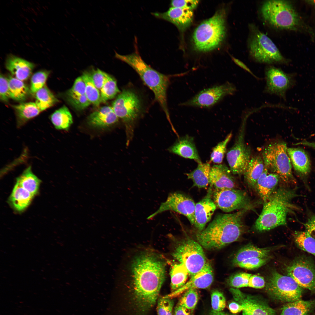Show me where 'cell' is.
<instances>
[{
    "mask_svg": "<svg viewBox=\"0 0 315 315\" xmlns=\"http://www.w3.org/2000/svg\"><path fill=\"white\" fill-rule=\"evenodd\" d=\"M165 265L156 255L142 253L134 259L131 275L134 296L140 308L147 309L155 304L165 276Z\"/></svg>",
    "mask_w": 315,
    "mask_h": 315,
    "instance_id": "6da1fadb",
    "label": "cell"
},
{
    "mask_svg": "<svg viewBox=\"0 0 315 315\" xmlns=\"http://www.w3.org/2000/svg\"><path fill=\"white\" fill-rule=\"evenodd\" d=\"M247 211L217 214L207 227L197 233V242L205 249L215 250L238 240L246 231L243 218Z\"/></svg>",
    "mask_w": 315,
    "mask_h": 315,
    "instance_id": "7a4b0ae2",
    "label": "cell"
},
{
    "mask_svg": "<svg viewBox=\"0 0 315 315\" xmlns=\"http://www.w3.org/2000/svg\"><path fill=\"white\" fill-rule=\"evenodd\" d=\"M297 188L281 186L276 189L264 202L262 211L256 220L253 228L257 232L267 231L287 225V214L299 208L292 203L295 197L301 196L297 193Z\"/></svg>",
    "mask_w": 315,
    "mask_h": 315,
    "instance_id": "3957f363",
    "label": "cell"
},
{
    "mask_svg": "<svg viewBox=\"0 0 315 315\" xmlns=\"http://www.w3.org/2000/svg\"><path fill=\"white\" fill-rule=\"evenodd\" d=\"M115 56L128 64L138 73L144 83L153 92L155 99L164 112L169 121L172 124L167 97L170 76L162 74L152 68L145 63L137 52L123 55L115 52Z\"/></svg>",
    "mask_w": 315,
    "mask_h": 315,
    "instance_id": "277c9868",
    "label": "cell"
},
{
    "mask_svg": "<svg viewBox=\"0 0 315 315\" xmlns=\"http://www.w3.org/2000/svg\"><path fill=\"white\" fill-rule=\"evenodd\" d=\"M225 19V10H220L197 27L192 36L193 45L196 50L208 52L219 46L226 36Z\"/></svg>",
    "mask_w": 315,
    "mask_h": 315,
    "instance_id": "5b68a950",
    "label": "cell"
},
{
    "mask_svg": "<svg viewBox=\"0 0 315 315\" xmlns=\"http://www.w3.org/2000/svg\"><path fill=\"white\" fill-rule=\"evenodd\" d=\"M286 144L282 141L272 142L266 146L262 152L264 165L269 171L277 174L280 181L285 184H295L292 165L287 152Z\"/></svg>",
    "mask_w": 315,
    "mask_h": 315,
    "instance_id": "8992f818",
    "label": "cell"
},
{
    "mask_svg": "<svg viewBox=\"0 0 315 315\" xmlns=\"http://www.w3.org/2000/svg\"><path fill=\"white\" fill-rule=\"evenodd\" d=\"M260 11L264 20L276 28L295 30L299 25V17L288 1H266L262 4Z\"/></svg>",
    "mask_w": 315,
    "mask_h": 315,
    "instance_id": "52a82bcc",
    "label": "cell"
},
{
    "mask_svg": "<svg viewBox=\"0 0 315 315\" xmlns=\"http://www.w3.org/2000/svg\"><path fill=\"white\" fill-rule=\"evenodd\" d=\"M112 107L117 116L125 124L129 144L133 136L135 122L141 112L140 99L132 90L123 89L113 102Z\"/></svg>",
    "mask_w": 315,
    "mask_h": 315,
    "instance_id": "ba28073f",
    "label": "cell"
},
{
    "mask_svg": "<svg viewBox=\"0 0 315 315\" xmlns=\"http://www.w3.org/2000/svg\"><path fill=\"white\" fill-rule=\"evenodd\" d=\"M248 42L250 56L256 62L267 64H281L286 61L272 40L252 25Z\"/></svg>",
    "mask_w": 315,
    "mask_h": 315,
    "instance_id": "9c48e42d",
    "label": "cell"
},
{
    "mask_svg": "<svg viewBox=\"0 0 315 315\" xmlns=\"http://www.w3.org/2000/svg\"><path fill=\"white\" fill-rule=\"evenodd\" d=\"M266 291L273 299L288 303L301 299L303 288L288 276L282 275L276 270L272 271L267 278Z\"/></svg>",
    "mask_w": 315,
    "mask_h": 315,
    "instance_id": "30bf717a",
    "label": "cell"
},
{
    "mask_svg": "<svg viewBox=\"0 0 315 315\" xmlns=\"http://www.w3.org/2000/svg\"><path fill=\"white\" fill-rule=\"evenodd\" d=\"M173 256L179 263L184 266L190 277L202 271L209 263L202 247L197 242L189 238L178 244Z\"/></svg>",
    "mask_w": 315,
    "mask_h": 315,
    "instance_id": "8fae6325",
    "label": "cell"
},
{
    "mask_svg": "<svg viewBox=\"0 0 315 315\" xmlns=\"http://www.w3.org/2000/svg\"><path fill=\"white\" fill-rule=\"evenodd\" d=\"M212 199L216 206L225 212L236 210H254L256 203L246 192L235 188H214Z\"/></svg>",
    "mask_w": 315,
    "mask_h": 315,
    "instance_id": "7c38bea8",
    "label": "cell"
},
{
    "mask_svg": "<svg viewBox=\"0 0 315 315\" xmlns=\"http://www.w3.org/2000/svg\"><path fill=\"white\" fill-rule=\"evenodd\" d=\"M249 114L243 118L234 144L228 151L226 158L233 174L243 175L251 158V150L245 142L246 123Z\"/></svg>",
    "mask_w": 315,
    "mask_h": 315,
    "instance_id": "4fadbf2b",
    "label": "cell"
},
{
    "mask_svg": "<svg viewBox=\"0 0 315 315\" xmlns=\"http://www.w3.org/2000/svg\"><path fill=\"white\" fill-rule=\"evenodd\" d=\"M234 85L229 82L204 89L189 100L181 103L182 106L210 108L225 97L233 95L236 91Z\"/></svg>",
    "mask_w": 315,
    "mask_h": 315,
    "instance_id": "5bb4252c",
    "label": "cell"
},
{
    "mask_svg": "<svg viewBox=\"0 0 315 315\" xmlns=\"http://www.w3.org/2000/svg\"><path fill=\"white\" fill-rule=\"evenodd\" d=\"M288 276L303 288L315 293V265L305 255L296 257L287 267Z\"/></svg>",
    "mask_w": 315,
    "mask_h": 315,
    "instance_id": "9a60e30c",
    "label": "cell"
},
{
    "mask_svg": "<svg viewBox=\"0 0 315 315\" xmlns=\"http://www.w3.org/2000/svg\"><path fill=\"white\" fill-rule=\"evenodd\" d=\"M195 204L193 200L186 195L178 192H173L169 194L166 200L147 219H150L165 211H172L184 216L193 225Z\"/></svg>",
    "mask_w": 315,
    "mask_h": 315,
    "instance_id": "2e32d148",
    "label": "cell"
},
{
    "mask_svg": "<svg viewBox=\"0 0 315 315\" xmlns=\"http://www.w3.org/2000/svg\"><path fill=\"white\" fill-rule=\"evenodd\" d=\"M265 77L266 84L264 92L285 99L286 92L292 84L291 76L280 68L269 66L265 69Z\"/></svg>",
    "mask_w": 315,
    "mask_h": 315,
    "instance_id": "e0dca14e",
    "label": "cell"
},
{
    "mask_svg": "<svg viewBox=\"0 0 315 315\" xmlns=\"http://www.w3.org/2000/svg\"><path fill=\"white\" fill-rule=\"evenodd\" d=\"M230 291L234 300L244 307L243 315H275V311L262 299L231 288Z\"/></svg>",
    "mask_w": 315,
    "mask_h": 315,
    "instance_id": "ac0fdd59",
    "label": "cell"
},
{
    "mask_svg": "<svg viewBox=\"0 0 315 315\" xmlns=\"http://www.w3.org/2000/svg\"><path fill=\"white\" fill-rule=\"evenodd\" d=\"M213 190L210 185L206 195L195 204L193 225L199 232L205 228L217 207L212 199Z\"/></svg>",
    "mask_w": 315,
    "mask_h": 315,
    "instance_id": "d6986e66",
    "label": "cell"
},
{
    "mask_svg": "<svg viewBox=\"0 0 315 315\" xmlns=\"http://www.w3.org/2000/svg\"><path fill=\"white\" fill-rule=\"evenodd\" d=\"M213 280V271L211 265L209 263L202 271L191 277L183 286L164 297L171 298L190 289L207 288L211 285Z\"/></svg>",
    "mask_w": 315,
    "mask_h": 315,
    "instance_id": "ffe728a7",
    "label": "cell"
},
{
    "mask_svg": "<svg viewBox=\"0 0 315 315\" xmlns=\"http://www.w3.org/2000/svg\"><path fill=\"white\" fill-rule=\"evenodd\" d=\"M152 14L174 24L180 30L184 31L191 24L193 18L192 10L171 7L166 12H155Z\"/></svg>",
    "mask_w": 315,
    "mask_h": 315,
    "instance_id": "44dd1931",
    "label": "cell"
},
{
    "mask_svg": "<svg viewBox=\"0 0 315 315\" xmlns=\"http://www.w3.org/2000/svg\"><path fill=\"white\" fill-rule=\"evenodd\" d=\"M232 174L224 164L214 165L211 168L209 184L214 188H235V180Z\"/></svg>",
    "mask_w": 315,
    "mask_h": 315,
    "instance_id": "7402d4cb",
    "label": "cell"
},
{
    "mask_svg": "<svg viewBox=\"0 0 315 315\" xmlns=\"http://www.w3.org/2000/svg\"><path fill=\"white\" fill-rule=\"evenodd\" d=\"M5 66L12 76L23 81L29 77L35 64L24 59L10 54L7 57Z\"/></svg>",
    "mask_w": 315,
    "mask_h": 315,
    "instance_id": "603a6c76",
    "label": "cell"
},
{
    "mask_svg": "<svg viewBox=\"0 0 315 315\" xmlns=\"http://www.w3.org/2000/svg\"><path fill=\"white\" fill-rule=\"evenodd\" d=\"M265 166L264 170L258 179L255 190L264 202H266L270 197L280 181L279 176L276 174L270 173Z\"/></svg>",
    "mask_w": 315,
    "mask_h": 315,
    "instance_id": "cb8c5ba5",
    "label": "cell"
},
{
    "mask_svg": "<svg viewBox=\"0 0 315 315\" xmlns=\"http://www.w3.org/2000/svg\"><path fill=\"white\" fill-rule=\"evenodd\" d=\"M170 153L202 163L193 138L188 135L180 137L168 149Z\"/></svg>",
    "mask_w": 315,
    "mask_h": 315,
    "instance_id": "d4e9b609",
    "label": "cell"
},
{
    "mask_svg": "<svg viewBox=\"0 0 315 315\" xmlns=\"http://www.w3.org/2000/svg\"><path fill=\"white\" fill-rule=\"evenodd\" d=\"M118 118L112 106H102L90 114L88 118L89 125L94 127L104 128L116 123Z\"/></svg>",
    "mask_w": 315,
    "mask_h": 315,
    "instance_id": "484cf974",
    "label": "cell"
},
{
    "mask_svg": "<svg viewBox=\"0 0 315 315\" xmlns=\"http://www.w3.org/2000/svg\"><path fill=\"white\" fill-rule=\"evenodd\" d=\"M287 152L295 170L302 178H306L311 169L310 160L307 154L299 148H287Z\"/></svg>",
    "mask_w": 315,
    "mask_h": 315,
    "instance_id": "4316f807",
    "label": "cell"
},
{
    "mask_svg": "<svg viewBox=\"0 0 315 315\" xmlns=\"http://www.w3.org/2000/svg\"><path fill=\"white\" fill-rule=\"evenodd\" d=\"M276 247L260 248L251 244H248L237 252L233 258L232 264L235 266L238 263L249 258L269 256L270 253Z\"/></svg>",
    "mask_w": 315,
    "mask_h": 315,
    "instance_id": "83f0119b",
    "label": "cell"
},
{
    "mask_svg": "<svg viewBox=\"0 0 315 315\" xmlns=\"http://www.w3.org/2000/svg\"><path fill=\"white\" fill-rule=\"evenodd\" d=\"M264 168L262 156L256 155L251 157L243 174L244 180L249 187L255 190L257 181L263 172Z\"/></svg>",
    "mask_w": 315,
    "mask_h": 315,
    "instance_id": "f1b7e54d",
    "label": "cell"
},
{
    "mask_svg": "<svg viewBox=\"0 0 315 315\" xmlns=\"http://www.w3.org/2000/svg\"><path fill=\"white\" fill-rule=\"evenodd\" d=\"M315 309V300L300 299L285 304L281 309V315H309Z\"/></svg>",
    "mask_w": 315,
    "mask_h": 315,
    "instance_id": "f546056e",
    "label": "cell"
},
{
    "mask_svg": "<svg viewBox=\"0 0 315 315\" xmlns=\"http://www.w3.org/2000/svg\"><path fill=\"white\" fill-rule=\"evenodd\" d=\"M12 106L15 112L17 126L19 128L41 112L35 103L33 102H22Z\"/></svg>",
    "mask_w": 315,
    "mask_h": 315,
    "instance_id": "4dcf8cb0",
    "label": "cell"
},
{
    "mask_svg": "<svg viewBox=\"0 0 315 315\" xmlns=\"http://www.w3.org/2000/svg\"><path fill=\"white\" fill-rule=\"evenodd\" d=\"M34 196L16 182L9 197V201L15 210L21 211L27 207Z\"/></svg>",
    "mask_w": 315,
    "mask_h": 315,
    "instance_id": "1f68e13d",
    "label": "cell"
},
{
    "mask_svg": "<svg viewBox=\"0 0 315 315\" xmlns=\"http://www.w3.org/2000/svg\"><path fill=\"white\" fill-rule=\"evenodd\" d=\"M211 168L209 163L198 164L195 169L185 174L188 179L192 181L193 186L199 188H205L209 184Z\"/></svg>",
    "mask_w": 315,
    "mask_h": 315,
    "instance_id": "d6a6232c",
    "label": "cell"
},
{
    "mask_svg": "<svg viewBox=\"0 0 315 315\" xmlns=\"http://www.w3.org/2000/svg\"><path fill=\"white\" fill-rule=\"evenodd\" d=\"M7 78L10 98L19 102L25 100L31 92L30 89L22 81L11 75H8Z\"/></svg>",
    "mask_w": 315,
    "mask_h": 315,
    "instance_id": "836d02e7",
    "label": "cell"
},
{
    "mask_svg": "<svg viewBox=\"0 0 315 315\" xmlns=\"http://www.w3.org/2000/svg\"><path fill=\"white\" fill-rule=\"evenodd\" d=\"M41 180L32 172L31 166L27 167L16 179V182L34 196L39 190Z\"/></svg>",
    "mask_w": 315,
    "mask_h": 315,
    "instance_id": "e575fe53",
    "label": "cell"
},
{
    "mask_svg": "<svg viewBox=\"0 0 315 315\" xmlns=\"http://www.w3.org/2000/svg\"><path fill=\"white\" fill-rule=\"evenodd\" d=\"M50 119L55 128L57 130H68L73 122L72 116L65 105L52 113Z\"/></svg>",
    "mask_w": 315,
    "mask_h": 315,
    "instance_id": "d590c367",
    "label": "cell"
},
{
    "mask_svg": "<svg viewBox=\"0 0 315 315\" xmlns=\"http://www.w3.org/2000/svg\"><path fill=\"white\" fill-rule=\"evenodd\" d=\"M170 274L172 292L183 286L186 283L189 275L186 267L180 263L175 264L172 266Z\"/></svg>",
    "mask_w": 315,
    "mask_h": 315,
    "instance_id": "8d00e7d4",
    "label": "cell"
},
{
    "mask_svg": "<svg viewBox=\"0 0 315 315\" xmlns=\"http://www.w3.org/2000/svg\"><path fill=\"white\" fill-rule=\"evenodd\" d=\"M35 94L36 99L35 103L41 112L58 102V99L46 85Z\"/></svg>",
    "mask_w": 315,
    "mask_h": 315,
    "instance_id": "74e56055",
    "label": "cell"
},
{
    "mask_svg": "<svg viewBox=\"0 0 315 315\" xmlns=\"http://www.w3.org/2000/svg\"><path fill=\"white\" fill-rule=\"evenodd\" d=\"M293 238L298 247L315 257V239L305 231H295Z\"/></svg>",
    "mask_w": 315,
    "mask_h": 315,
    "instance_id": "f35d334b",
    "label": "cell"
},
{
    "mask_svg": "<svg viewBox=\"0 0 315 315\" xmlns=\"http://www.w3.org/2000/svg\"><path fill=\"white\" fill-rule=\"evenodd\" d=\"M85 84V95L91 104L98 106L101 103L99 90L92 82L89 72L83 73L81 76Z\"/></svg>",
    "mask_w": 315,
    "mask_h": 315,
    "instance_id": "ab89813d",
    "label": "cell"
},
{
    "mask_svg": "<svg viewBox=\"0 0 315 315\" xmlns=\"http://www.w3.org/2000/svg\"><path fill=\"white\" fill-rule=\"evenodd\" d=\"M100 91L101 102H105L113 99L120 92L117 86L116 80L110 76L104 83Z\"/></svg>",
    "mask_w": 315,
    "mask_h": 315,
    "instance_id": "60d3db41",
    "label": "cell"
},
{
    "mask_svg": "<svg viewBox=\"0 0 315 315\" xmlns=\"http://www.w3.org/2000/svg\"><path fill=\"white\" fill-rule=\"evenodd\" d=\"M198 300V295L196 289H189L184 292L180 299L178 304L189 310L195 308Z\"/></svg>",
    "mask_w": 315,
    "mask_h": 315,
    "instance_id": "b9f144b4",
    "label": "cell"
},
{
    "mask_svg": "<svg viewBox=\"0 0 315 315\" xmlns=\"http://www.w3.org/2000/svg\"><path fill=\"white\" fill-rule=\"evenodd\" d=\"M232 136V133L229 134L224 140L219 143L213 148L210 156V162L218 164L222 163L226 152L227 146Z\"/></svg>",
    "mask_w": 315,
    "mask_h": 315,
    "instance_id": "7bdbcfd3",
    "label": "cell"
},
{
    "mask_svg": "<svg viewBox=\"0 0 315 315\" xmlns=\"http://www.w3.org/2000/svg\"><path fill=\"white\" fill-rule=\"evenodd\" d=\"M50 73L49 71L43 70L37 72L32 75L31 79V93L35 94L45 85Z\"/></svg>",
    "mask_w": 315,
    "mask_h": 315,
    "instance_id": "ee69618b",
    "label": "cell"
},
{
    "mask_svg": "<svg viewBox=\"0 0 315 315\" xmlns=\"http://www.w3.org/2000/svg\"><path fill=\"white\" fill-rule=\"evenodd\" d=\"M251 275V274L244 272L236 273L228 278L227 283L232 288H235L247 287Z\"/></svg>",
    "mask_w": 315,
    "mask_h": 315,
    "instance_id": "f6af8a7d",
    "label": "cell"
},
{
    "mask_svg": "<svg viewBox=\"0 0 315 315\" xmlns=\"http://www.w3.org/2000/svg\"><path fill=\"white\" fill-rule=\"evenodd\" d=\"M270 257L249 258L238 263L235 266L248 270L256 269L266 264L270 259Z\"/></svg>",
    "mask_w": 315,
    "mask_h": 315,
    "instance_id": "bcb514c9",
    "label": "cell"
},
{
    "mask_svg": "<svg viewBox=\"0 0 315 315\" xmlns=\"http://www.w3.org/2000/svg\"><path fill=\"white\" fill-rule=\"evenodd\" d=\"M211 304L212 311L217 312H221L226 306V299L223 294L221 292L215 290L211 294Z\"/></svg>",
    "mask_w": 315,
    "mask_h": 315,
    "instance_id": "7dc6e473",
    "label": "cell"
},
{
    "mask_svg": "<svg viewBox=\"0 0 315 315\" xmlns=\"http://www.w3.org/2000/svg\"><path fill=\"white\" fill-rule=\"evenodd\" d=\"M85 94V84L82 77H78L72 87L66 93V97H76Z\"/></svg>",
    "mask_w": 315,
    "mask_h": 315,
    "instance_id": "c3c4849f",
    "label": "cell"
},
{
    "mask_svg": "<svg viewBox=\"0 0 315 315\" xmlns=\"http://www.w3.org/2000/svg\"><path fill=\"white\" fill-rule=\"evenodd\" d=\"M174 302L170 298L164 297L158 301L157 312L158 315H172Z\"/></svg>",
    "mask_w": 315,
    "mask_h": 315,
    "instance_id": "681fc988",
    "label": "cell"
},
{
    "mask_svg": "<svg viewBox=\"0 0 315 315\" xmlns=\"http://www.w3.org/2000/svg\"><path fill=\"white\" fill-rule=\"evenodd\" d=\"M90 77L97 88L100 90L109 75L97 69L89 73Z\"/></svg>",
    "mask_w": 315,
    "mask_h": 315,
    "instance_id": "f907efd6",
    "label": "cell"
},
{
    "mask_svg": "<svg viewBox=\"0 0 315 315\" xmlns=\"http://www.w3.org/2000/svg\"><path fill=\"white\" fill-rule=\"evenodd\" d=\"M66 98L70 104L78 110H83L91 104L85 94L78 97Z\"/></svg>",
    "mask_w": 315,
    "mask_h": 315,
    "instance_id": "816d5d0a",
    "label": "cell"
},
{
    "mask_svg": "<svg viewBox=\"0 0 315 315\" xmlns=\"http://www.w3.org/2000/svg\"><path fill=\"white\" fill-rule=\"evenodd\" d=\"M0 98L4 102H8L10 98L7 78L1 73L0 76Z\"/></svg>",
    "mask_w": 315,
    "mask_h": 315,
    "instance_id": "f5cc1de1",
    "label": "cell"
},
{
    "mask_svg": "<svg viewBox=\"0 0 315 315\" xmlns=\"http://www.w3.org/2000/svg\"><path fill=\"white\" fill-rule=\"evenodd\" d=\"M199 1L194 0H172L171 5L172 7L187 8L192 10L195 8Z\"/></svg>",
    "mask_w": 315,
    "mask_h": 315,
    "instance_id": "db71d44e",
    "label": "cell"
},
{
    "mask_svg": "<svg viewBox=\"0 0 315 315\" xmlns=\"http://www.w3.org/2000/svg\"><path fill=\"white\" fill-rule=\"evenodd\" d=\"M265 281L263 277L258 275L251 274L249 279L248 287L261 289L265 287Z\"/></svg>",
    "mask_w": 315,
    "mask_h": 315,
    "instance_id": "11a10c76",
    "label": "cell"
},
{
    "mask_svg": "<svg viewBox=\"0 0 315 315\" xmlns=\"http://www.w3.org/2000/svg\"><path fill=\"white\" fill-rule=\"evenodd\" d=\"M306 222L302 223L304 226L305 231L315 239V214H309Z\"/></svg>",
    "mask_w": 315,
    "mask_h": 315,
    "instance_id": "9f6ffc18",
    "label": "cell"
},
{
    "mask_svg": "<svg viewBox=\"0 0 315 315\" xmlns=\"http://www.w3.org/2000/svg\"><path fill=\"white\" fill-rule=\"evenodd\" d=\"M231 57L232 60L237 65L245 71L248 72L255 78L259 80L260 78L254 74L249 68L243 62L233 56H232Z\"/></svg>",
    "mask_w": 315,
    "mask_h": 315,
    "instance_id": "6f0895ef",
    "label": "cell"
},
{
    "mask_svg": "<svg viewBox=\"0 0 315 315\" xmlns=\"http://www.w3.org/2000/svg\"><path fill=\"white\" fill-rule=\"evenodd\" d=\"M228 308L230 312L233 314L237 313L244 309L243 307L236 302L230 303L228 305Z\"/></svg>",
    "mask_w": 315,
    "mask_h": 315,
    "instance_id": "680465c9",
    "label": "cell"
},
{
    "mask_svg": "<svg viewBox=\"0 0 315 315\" xmlns=\"http://www.w3.org/2000/svg\"><path fill=\"white\" fill-rule=\"evenodd\" d=\"M189 310L178 304L174 310V315H190Z\"/></svg>",
    "mask_w": 315,
    "mask_h": 315,
    "instance_id": "91938a15",
    "label": "cell"
},
{
    "mask_svg": "<svg viewBox=\"0 0 315 315\" xmlns=\"http://www.w3.org/2000/svg\"><path fill=\"white\" fill-rule=\"evenodd\" d=\"M298 145L308 146L315 149V142H310L306 141H303L294 144V145Z\"/></svg>",
    "mask_w": 315,
    "mask_h": 315,
    "instance_id": "94428289",
    "label": "cell"
},
{
    "mask_svg": "<svg viewBox=\"0 0 315 315\" xmlns=\"http://www.w3.org/2000/svg\"><path fill=\"white\" fill-rule=\"evenodd\" d=\"M209 315H234L231 314H229L226 313L221 312H215L213 311H211L210 312Z\"/></svg>",
    "mask_w": 315,
    "mask_h": 315,
    "instance_id": "6125c7cd",
    "label": "cell"
}]
</instances>
